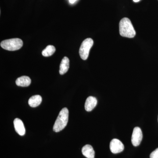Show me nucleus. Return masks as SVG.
Segmentation results:
<instances>
[{
    "instance_id": "obj_1",
    "label": "nucleus",
    "mask_w": 158,
    "mask_h": 158,
    "mask_svg": "<svg viewBox=\"0 0 158 158\" xmlns=\"http://www.w3.org/2000/svg\"><path fill=\"white\" fill-rule=\"evenodd\" d=\"M119 34L121 36L128 38H133L136 35V31L131 20L127 18H124L119 23Z\"/></svg>"
},
{
    "instance_id": "obj_2",
    "label": "nucleus",
    "mask_w": 158,
    "mask_h": 158,
    "mask_svg": "<svg viewBox=\"0 0 158 158\" xmlns=\"http://www.w3.org/2000/svg\"><path fill=\"white\" fill-rule=\"evenodd\" d=\"M69 110L66 108L61 110L55 122L53 127V131L55 132H59L65 128L68 123Z\"/></svg>"
},
{
    "instance_id": "obj_3",
    "label": "nucleus",
    "mask_w": 158,
    "mask_h": 158,
    "mask_svg": "<svg viewBox=\"0 0 158 158\" xmlns=\"http://www.w3.org/2000/svg\"><path fill=\"white\" fill-rule=\"evenodd\" d=\"M23 46V42L19 38L6 40L1 43L2 48L6 50L14 51L20 49Z\"/></svg>"
},
{
    "instance_id": "obj_4",
    "label": "nucleus",
    "mask_w": 158,
    "mask_h": 158,
    "mask_svg": "<svg viewBox=\"0 0 158 158\" xmlns=\"http://www.w3.org/2000/svg\"><path fill=\"white\" fill-rule=\"evenodd\" d=\"M94 41L91 38H88L85 40L82 43L79 50V54L83 60L88 59L90 48L93 45Z\"/></svg>"
},
{
    "instance_id": "obj_5",
    "label": "nucleus",
    "mask_w": 158,
    "mask_h": 158,
    "mask_svg": "<svg viewBox=\"0 0 158 158\" xmlns=\"http://www.w3.org/2000/svg\"><path fill=\"white\" fill-rule=\"evenodd\" d=\"M143 138L142 131L139 127H135L134 129L132 135L131 142L134 146H138L141 144Z\"/></svg>"
},
{
    "instance_id": "obj_6",
    "label": "nucleus",
    "mask_w": 158,
    "mask_h": 158,
    "mask_svg": "<svg viewBox=\"0 0 158 158\" xmlns=\"http://www.w3.org/2000/svg\"><path fill=\"white\" fill-rule=\"evenodd\" d=\"M123 144L117 139H113L110 143V149L113 154H117L122 152L124 150Z\"/></svg>"
},
{
    "instance_id": "obj_7",
    "label": "nucleus",
    "mask_w": 158,
    "mask_h": 158,
    "mask_svg": "<svg viewBox=\"0 0 158 158\" xmlns=\"http://www.w3.org/2000/svg\"><path fill=\"white\" fill-rule=\"evenodd\" d=\"M15 129L16 132L20 136H23L25 134L26 130L23 121L19 118H16L14 120Z\"/></svg>"
},
{
    "instance_id": "obj_8",
    "label": "nucleus",
    "mask_w": 158,
    "mask_h": 158,
    "mask_svg": "<svg viewBox=\"0 0 158 158\" xmlns=\"http://www.w3.org/2000/svg\"><path fill=\"white\" fill-rule=\"evenodd\" d=\"M97 104V100L95 97L90 96L87 98L85 103V109L87 112H90Z\"/></svg>"
},
{
    "instance_id": "obj_9",
    "label": "nucleus",
    "mask_w": 158,
    "mask_h": 158,
    "mask_svg": "<svg viewBox=\"0 0 158 158\" xmlns=\"http://www.w3.org/2000/svg\"><path fill=\"white\" fill-rule=\"evenodd\" d=\"M82 153L83 155L87 158H94V150L93 147L89 144H86L83 147L82 149Z\"/></svg>"
},
{
    "instance_id": "obj_10",
    "label": "nucleus",
    "mask_w": 158,
    "mask_h": 158,
    "mask_svg": "<svg viewBox=\"0 0 158 158\" xmlns=\"http://www.w3.org/2000/svg\"><path fill=\"white\" fill-rule=\"evenodd\" d=\"M69 60L67 57H64L61 61L59 67V73L63 75L67 73L69 69Z\"/></svg>"
},
{
    "instance_id": "obj_11",
    "label": "nucleus",
    "mask_w": 158,
    "mask_h": 158,
    "mask_svg": "<svg viewBox=\"0 0 158 158\" xmlns=\"http://www.w3.org/2000/svg\"><path fill=\"white\" fill-rule=\"evenodd\" d=\"M31 79L27 76H22L18 78L15 81V83L17 86L20 87H28L31 85Z\"/></svg>"
},
{
    "instance_id": "obj_12",
    "label": "nucleus",
    "mask_w": 158,
    "mask_h": 158,
    "mask_svg": "<svg viewBox=\"0 0 158 158\" xmlns=\"http://www.w3.org/2000/svg\"><path fill=\"white\" fill-rule=\"evenodd\" d=\"M42 102V97L39 95H35L31 97L29 99L28 104L31 107H36L38 106Z\"/></svg>"
},
{
    "instance_id": "obj_13",
    "label": "nucleus",
    "mask_w": 158,
    "mask_h": 158,
    "mask_svg": "<svg viewBox=\"0 0 158 158\" xmlns=\"http://www.w3.org/2000/svg\"><path fill=\"white\" fill-rule=\"evenodd\" d=\"M56 52V48L53 45H48L43 51L42 54L44 57H49L53 55Z\"/></svg>"
},
{
    "instance_id": "obj_14",
    "label": "nucleus",
    "mask_w": 158,
    "mask_h": 158,
    "mask_svg": "<svg viewBox=\"0 0 158 158\" xmlns=\"http://www.w3.org/2000/svg\"><path fill=\"white\" fill-rule=\"evenodd\" d=\"M150 158H158V148L151 153L150 156Z\"/></svg>"
},
{
    "instance_id": "obj_15",
    "label": "nucleus",
    "mask_w": 158,
    "mask_h": 158,
    "mask_svg": "<svg viewBox=\"0 0 158 158\" xmlns=\"http://www.w3.org/2000/svg\"><path fill=\"white\" fill-rule=\"evenodd\" d=\"M69 2L70 3V4H74L76 2H77V0H69Z\"/></svg>"
},
{
    "instance_id": "obj_16",
    "label": "nucleus",
    "mask_w": 158,
    "mask_h": 158,
    "mask_svg": "<svg viewBox=\"0 0 158 158\" xmlns=\"http://www.w3.org/2000/svg\"><path fill=\"white\" fill-rule=\"evenodd\" d=\"M140 1V0H133V1L135 2H139Z\"/></svg>"
}]
</instances>
